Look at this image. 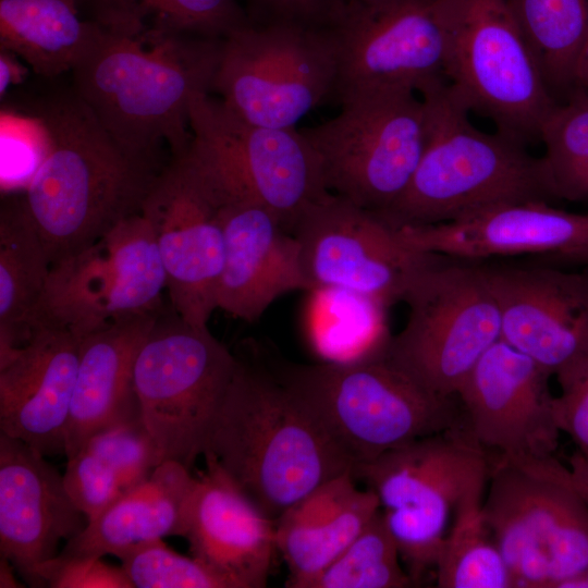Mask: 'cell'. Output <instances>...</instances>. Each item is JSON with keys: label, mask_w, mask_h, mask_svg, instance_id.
I'll use <instances>...</instances> for the list:
<instances>
[{"label": "cell", "mask_w": 588, "mask_h": 588, "mask_svg": "<svg viewBox=\"0 0 588 588\" xmlns=\"http://www.w3.org/2000/svg\"><path fill=\"white\" fill-rule=\"evenodd\" d=\"M88 520L45 455L0 432V553L34 587L36 571Z\"/></svg>", "instance_id": "21"}, {"label": "cell", "mask_w": 588, "mask_h": 588, "mask_svg": "<svg viewBox=\"0 0 588 588\" xmlns=\"http://www.w3.org/2000/svg\"><path fill=\"white\" fill-rule=\"evenodd\" d=\"M102 28L222 40L250 22L237 0H78Z\"/></svg>", "instance_id": "31"}, {"label": "cell", "mask_w": 588, "mask_h": 588, "mask_svg": "<svg viewBox=\"0 0 588 588\" xmlns=\"http://www.w3.org/2000/svg\"><path fill=\"white\" fill-rule=\"evenodd\" d=\"M310 291L333 290L383 310L436 257L413 248L378 213L328 193L296 223Z\"/></svg>", "instance_id": "15"}, {"label": "cell", "mask_w": 588, "mask_h": 588, "mask_svg": "<svg viewBox=\"0 0 588 588\" xmlns=\"http://www.w3.org/2000/svg\"><path fill=\"white\" fill-rule=\"evenodd\" d=\"M120 560L134 588H235L200 560L169 549L162 539L142 544Z\"/></svg>", "instance_id": "35"}, {"label": "cell", "mask_w": 588, "mask_h": 588, "mask_svg": "<svg viewBox=\"0 0 588 588\" xmlns=\"http://www.w3.org/2000/svg\"><path fill=\"white\" fill-rule=\"evenodd\" d=\"M336 75L327 28L249 23L222 40L211 90L248 123L295 128L333 98Z\"/></svg>", "instance_id": "11"}, {"label": "cell", "mask_w": 588, "mask_h": 588, "mask_svg": "<svg viewBox=\"0 0 588 588\" xmlns=\"http://www.w3.org/2000/svg\"><path fill=\"white\" fill-rule=\"evenodd\" d=\"M160 314L121 319L82 339L66 426V457L101 429L142 417L134 366Z\"/></svg>", "instance_id": "25"}, {"label": "cell", "mask_w": 588, "mask_h": 588, "mask_svg": "<svg viewBox=\"0 0 588 588\" xmlns=\"http://www.w3.org/2000/svg\"><path fill=\"white\" fill-rule=\"evenodd\" d=\"M83 446L109 464L125 492L148 479L164 462L142 417L101 429Z\"/></svg>", "instance_id": "36"}, {"label": "cell", "mask_w": 588, "mask_h": 588, "mask_svg": "<svg viewBox=\"0 0 588 588\" xmlns=\"http://www.w3.org/2000/svg\"><path fill=\"white\" fill-rule=\"evenodd\" d=\"M66 458V491L88 523L93 522L125 491L115 471L88 448L83 446Z\"/></svg>", "instance_id": "38"}, {"label": "cell", "mask_w": 588, "mask_h": 588, "mask_svg": "<svg viewBox=\"0 0 588 588\" xmlns=\"http://www.w3.org/2000/svg\"><path fill=\"white\" fill-rule=\"evenodd\" d=\"M164 290L156 238L140 212L51 265L32 328L52 323L83 339L118 320L160 313Z\"/></svg>", "instance_id": "13"}, {"label": "cell", "mask_w": 588, "mask_h": 588, "mask_svg": "<svg viewBox=\"0 0 588 588\" xmlns=\"http://www.w3.org/2000/svg\"><path fill=\"white\" fill-rule=\"evenodd\" d=\"M437 257L408 287V317L387 356L434 394L454 397L483 353L501 339L497 301L478 264Z\"/></svg>", "instance_id": "10"}, {"label": "cell", "mask_w": 588, "mask_h": 588, "mask_svg": "<svg viewBox=\"0 0 588 588\" xmlns=\"http://www.w3.org/2000/svg\"><path fill=\"white\" fill-rule=\"evenodd\" d=\"M489 469V454L464 425L357 464L353 475L377 495L382 511L449 522L464 493L487 482Z\"/></svg>", "instance_id": "19"}, {"label": "cell", "mask_w": 588, "mask_h": 588, "mask_svg": "<svg viewBox=\"0 0 588 588\" xmlns=\"http://www.w3.org/2000/svg\"><path fill=\"white\" fill-rule=\"evenodd\" d=\"M380 511L352 471L320 486L275 520L277 547L289 568L286 587L308 588Z\"/></svg>", "instance_id": "26"}, {"label": "cell", "mask_w": 588, "mask_h": 588, "mask_svg": "<svg viewBox=\"0 0 588 588\" xmlns=\"http://www.w3.org/2000/svg\"><path fill=\"white\" fill-rule=\"evenodd\" d=\"M555 424L588 460V373L553 401Z\"/></svg>", "instance_id": "41"}, {"label": "cell", "mask_w": 588, "mask_h": 588, "mask_svg": "<svg viewBox=\"0 0 588 588\" xmlns=\"http://www.w3.org/2000/svg\"><path fill=\"white\" fill-rule=\"evenodd\" d=\"M222 40L100 26L72 71L74 91L128 151L157 160L168 144L180 156L192 142L189 100L211 90Z\"/></svg>", "instance_id": "3"}, {"label": "cell", "mask_w": 588, "mask_h": 588, "mask_svg": "<svg viewBox=\"0 0 588 588\" xmlns=\"http://www.w3.org/2000/svg\"><path fill=\"white\" fill-rule=\"evenodd\" d=\"M184 465L166 461L140 485L125 492L82 532L66 541L61 558L119 559L131 550L184 536L197 477Z\"/></svg>", "instance_id": "27"}, {"label": "cell", "mask_w": 588, "mask_h": 588, "mask_svg": "<svg viewBox=\"0 0 588 588\" xmlns=\"http://www.w3.org/2000/svg\"><path fill=\"white\" fill-rule=\"evenodd\" d=\"M332 119L301 130L316 150L327 189L382 212L406 189L427 140V109L402 88L359 94Z\"/></svg>", "instance_id": "9"}, {"label": "cell", "mask_w": 588, "mask_h": 588, "mask_svg": "<svg viewBox=\"0 0 588 588\" xmlns=\"http://www.w3.org/2000/svg\"><path fill=\"white\" fill-rule=\"evenodd\" d=\"M27 73L25 66H23L15 58V54L1 49L0 53V95L1 97L7 93L8 88L14 84H19L23 81Z\"/></svg>", "instance_id": "43"}, {"label": "cell", "mask_w": 588, "mask_h": 588, "mask_svg": "<svg viewBox=\"0 0 588 588\" xmlns=\"http://www.w3.org/2000/svg\"><path fill=\"white\" fill-rule=\"evenodd\" d=\"M99 30L79 17L78 0H0L1 49L45 77L72 72Z\"/></svg>", "instance_id": "28"}, {"label": "cell", "mask_w": 588, "mask_h": 588, "mask_svg": "<svg viewBox=\"0 0 588 588\" xmlns=\"http://www.w3.org/2000/svg\"><path fill=\"white\" fill-rule=\"evenodd\" d=\"M15 567L13 564L1 556L0 559V587H19L17 581L14 578L13 571Z\"/></svg>", "instance_id": "44"}, {"label": "cell", "mask_w": 588, "mask_h": 588, "mask_svg": "<svg viewBox=\"0 0 588 588\" xmlns=\"http://www.w3.org/2000/svg\"><path fill=\"white\" fill-rule=\"evenodd\" d=\"M223 196L188 150L172 157L148 193L149 222L174 313L208 327L224 261Z\"/></svg>", "instance_id": "16"}, {"label": "cell", "mask_w": 588, "mask_h": 588, "mask_svg": "<svg viewBox=\"0 0 588 588\" xmlns=\"http://www.w3.org/2000/svg\"><path fill=\"white\" fill-rule=\"evenodd\" d=\"M555 102L578 89L588 0H505Z\"/></svg>", "instance_id": "30"}, {"label": "cell", "mask_w": 588, "mask_h": 588, "mask_svg": "<svg viewBox=\"0 0 588 588\" xmlns=\"http://www.w3.org/2000/svg\"><path fill=\"white\" fill-rule=\"evenodd\" d=\"M578 84L580 88L588 90V38L579 64Z\"/></svg>", "instance_id": "45"}, {"label": "cell", "mask_w": 588, "mask_h": 588, "mask_svg": "<svg viewBox=\"0 0 588 588\" xmlns=\"http://www.w3.org/2000/svg\"><path fill=\"white\" fill-rule=\"evenodd\" d=\"M580 262L588 264V253L581 258Z\"/></svg>", "instance_id": "47"}, {"label": "cell", "mask_w": 588, "mask_h": 588, "mask_svg": "<svg viewBox=\"0 0 588 588\" xmlns=\"http://www.w3.org/2000/svg\"><path fill=\"white\" fill-rule=\"evenodd\" d=\"M50 268L20 197L5 199L0 210V358L28 341Z\"/></svg>", "instance_id": "29"}, {"label": "cell", "mask_w": 588, "mask_h": 588, "mask_svg": "<svg viewBox=\"0 0 588 588\" xmlns=\"http://www.w3.org/2000/svg\"><path fill=\"white\" fill-rule=\"evenodd\" d=\"M324 28L336 48L339 102L391 88L419 95L448 83L437 0H343Z\"/></svg>", "instance_id": "14"}, {"label": "cell", "mask_w": 588, "mask_h": 588, "mask_svg": "<svg viewBox=\"0 0 588 588\" xmlns=\"http://www.w3.org/2000/svg\"><path fill=\"white\" fill-rule=\"evenodd\" d=\"M540 157L550 199L588 201V90L556 103L539 134Z\"/></svg>", "instance_id": "33"}, {"label": "cell", "mask_w": 588, "mask_h": 588, "mask_svg": "<svg viewBox=\"0 0 588 588\" xmlns=\"http://www.w3.org/2000/svg\"><path fill=\"white\" fill-rule=\"evenodd\" d=\"M449 86L469 112L523 145L558 103L505 0H437Z\"/></svg>", "instance_id": "6"}, {"label": "cell", "mask_w": 588, "mask_h": 588, "mask_svg": "<svg viewBox=\"0 0 588 588\" xmlns=\"http://www.w3.org/2000/svg\"><path fill=\"white\" fill-rule=\"evenodd\" d=\"M81 341L66 328L37 323L0 359V432L45 456L65 455Z\"/></svg>", "instance_id": "20"}, {"label": "cell", "mask_w": 588, "mask_h": 588, "mask_svg": "<svg viewBox=\"0 0 588 588\" xmlns=\"http://www.w3.org/2000/svg\"><path fill=\"white\" fill-rule=\"evenodd\" d=\"M550 378L501 339L475 364L456 397L469 432L490 458L518 464L554 456L561 432Z\"/></svg>", "instance_id": "18"}, {"label": "cell", "mask_w": 588, "mask_h": 588, "mask_svg": "<svg viewBox=\"0 0 588 588\" xmlns=\"http://www.w3.org/2000/svg\"><path fill=\"white\" fill-rule=\"evenodd\" d=\"M191 156L226 195L259 203L290 230L330 193L320 159L301 130L246 122L208 91L188 105Z\"/></svg>", "instance_id": "8"}, {"label": "cell", "mask_w": 588, "mask_h": 588, "mask_svg": "<svg viewBox=\"0 0 588 588\" xmlns=\"http://www.w3.org/2000/svg\"><path fill=\"white\" fill-rule=\"evenodd\" d=\"M34 113L49 148L20 199L52 265L140 213L162 169L125 149L74 90L42 101Z\"/></svg>", "instance_id": "2"}, {"label": "cell", "mask_w": 588, "mask_h": 588, "mask_svg": "<svg viewBox=\"0 0 588 588\" xmlns=\"http://www.w3.org/2000/svg\"><path fill=\"white\" fill-rule=\"evenodd\" d=\"M419 96L427 109L426 146L404 193L376 212L388 223L437 224L504 204L551 200L540 157L498 132L477 128L449 83Z\"/></svg>", "instance_id": "4"}, {"label": "cell", "mask_w": 588, "mask_h": 588, "mask_svg": "<svg viewBox=\"0 0 588 588\" xmlns=\"http://www.w3.org/2000/svg\"><path fill=\"white\" fill-rule=\"evenodd\" d=\"M397 230L415 249L468 261L525 254L579 261L588 253V213L558 209L546 200L504 204L453 221Z\"/></svg>", "instance_id": "22"}, {"label": "cell", "mask_w": 588, "mask_h": 588, "mask_svg": "<svg viewBox=\"0 0 588 588\" xmlns=\"http://www.w3.org/2000/svg\"><path fill=\"white\" fill-rule=\"evenodd\" d=\"M558 471L588 505V460L575 451L567 465L559 463Z\"/></svg>", "instance_id": "42"}, {"label": "cell", "mask_w": 588, "mask_h": 588, "mask_svg": "<svg viewBox=\"0 0 588 588\" xmlns=\"http://www.w3.org/2000/svg\"><path fill=\"white\" fill-rule=\"evenodd\" d=\"M400 552L381 509L357 538L308 588H407L416 586L400 564Z\"/></svg>", "instance_id": "34"}, {"label": "cell", "mask_w": 588, "mask_h": 588, "mask_svg": "<svg viewBox=\"0 0 588 588\" xmlns=\"http://www.w3.org/2000/svg\"><path fill=\"white\" fill-rule=\"evenodd\" d=\"M559 463L490 458L482 512L514 587L561 588L588 568V505Z\"/></svg>", "instance_id": "7"}, {"label": "cell", "mask_w": 588, "mask_h": 588, "mask_svg": "<svg viewBox=\"0 0 588 588\" xmlns=\"http://www.w3.org/2000/svg\"><path fill=\"white\" fill-rule=\"evenodd\" d=\"M486 483L471 487L454 507V519L434 567L439 588L514 587L509 567L483 517Z\"/></svg>", "instance_id": "32"}, {"label": "cell", "mask_w": 588, "mask_h": 588, "mask_svg": "<svg viewBox=\"0 0 588 588\" xmlns=\"http://www.w3.org/2000/svg\"><path fill=\"white\" fill-rule=\"evenodd\" d=\"M561 588H588V568L566 580Z\"/></svg>", "instance_id": "46"}, {"label": "cell", "mask_w": 588, "mask_h": 588, "mask_svg": "<svg viewBox=\"0 0 588 588\" xmlns=\"http://www.w3.org/2000/svg\"><path fill=\"white\" fill-rule=\"evenodd\" d=\"M385 342L350 359L275 360L355 466L466 425L453 397L432 393L397 367L384 352Z\"/></svg>", "instance_id": "5"}, {"label": "cell", "mask_w": 588, "mask_h": 588, "mask_svg": "<svg viewBox=\"0 0 588 588\" xmlns=\"http://www.w3.org/2000/svg\"><path fill=\"white\" fill-rule=\"evenodd\" d=\"M497 301L501 340L562 392L588 373V277L549 267L478 264Z\"/></svg>", "instance_id": "17"}, {"label": "cell", "mask_w": 588, "mask_h": 588, "mask_svg": "<svg viewBox=\"0 0 588 588\" xmlns=\"http://www.w3.org/2000/svg\"><path fill=\"white\" fill-rule=\"evenodd\" d=\"M343 0H244V9L255 25H293L324 28L336 15Z\"/></svg>", "instance_id": "40"}, {"label": "cell", "mask_w": 588, "mask_h": 588, "mask_svg": "<svg viewBox=\"0 0 588 588\" xmlns=\"http://www.w3.org/2000/svg\"><path fill=\"white\" fill-rule=\"evenodd\" d=\"M1 187L24 189L42 163L49 148L40 118L1 112Z\"/></svg>", "instance_id": "37"}, {"label": "cell", "mask_w": 588, "mask_h": 588, "mask_svg": "<svg viewBox=\"0 0 588 588\" xmlns=\"http://www.w3.org/2000/svg\"><path fill=\"white\" fill-rule=\"evenodd\" d=\"M34 587L52 588H134L122 566L101 558H61L38 567Z\"/></svg>", "instance_id": "39"}, {"label": "cell", "mask_w": 588, "mask_h": 588, "mask_svg": "<svg viewBox=\"0 0 588 588\" xmlns=\"http://www.w3.org/2000/svg\"><path fill=\"white\" fill-rule=\"evenodd\" d=\"M184 538L192 556L230 579L235 588H262L278 551L269 517L210 455H203Z\"/></svg>", "instance_id": "24"}, {"label": "cell", "mask_w": 588, "mask_h": 588, "mask_svg": "<svg viewBox=\"0 0 588 588\" xmlns=\"http://www.w3.org/2000/svg\"><path fill=\"white\" fill-rule=\"evenodd\" d=\"M235 366V355L208 327L176 314L157 318L134 366L142 418L163 460L191 469Z\"/></svg>", "instance_id": "12"}, {"label": "cell", "mask_w": 588, "mask_h": 588, "mask_svg": "<svg viewBox=\"0 0 588 588\" xmlns=\"http://www.w3.org/2000/svg\"><path fill=\"white\" fill-rule=\"evenodd\" d=\"M221 194L225 246L217 309L253 322L281 296L310 292L295 234L259 203Z\"/></svg>", "instance_id": "23"}, {"label": "cell", "mask_w": 588, "mask_h": 588, "mask_svg": "<svg viewBox=\"0 0 588 588\" xmlns=\"http://www.w3.org/2000/svg\"><path fill=\"white\" fill-rule=\"evenodd\" d=\"M212 417L203 455L212 456L272 519L335 477L351 457L286 382L275 359L246 347Z\"/></svg>", "instance_id": "1"}]
</instances>
